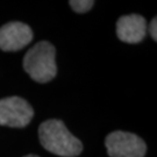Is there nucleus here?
Wrapping results in <instances>:
<instances>
[{
	"instance_id": "nucleus-1",
	"label": "nucleus",
	"mask_w": 157,
	"mask_h": 157,
	"mask_svg": "<svg viewBox=\"0 0 157 157\" xmlns=\"http://www.w3.org/2000/svg\"><path fill=\"white\" fill-rule=\"evenodd\" d=\"M39 139L45 150L62 157H76L83 150L82 142L57 119L47 120L39 127Z\"/></svg>"
},
{
	"instance_id": "nucleus-6",
	"label": "nucleus",
	"mask_w": 157,
	"mask_h": 157,
	"mask_svg": "<svg viewBox=\"0 0 157 157\" xmlns=\"http://www.w3.org/2000/svg\"><path fill=\"white\" fill-rule=\"evenodd\" d=\"M118 37L126 43H139L147 34L146 19L139 14L121 17L117 23Z\"/></svg>"
},
{
	"instance_id": "nucleus-4",
	"label": "nucleus",
	"mask_w": 157,
	"mask_h": 157,
	"mask_svg": "<svg viewBox=\"0 0 157 157\" xmlns=\"http://www.w3.org/2000/svg\"><path fill=\"white\" fill-rule=\"evenodd\" d=\"M33 115L32 106L20 97L0 99V126L22 128L32 121Z\"/></svg>"
},
{
	"instance_id": "nucleus-7",
	"label": "nucleus",
	"mask_w": 157,
	"mask_h": 157,
	"mask_svg": "<svg viewBox=\"0 0 157 157\" xmlns=\"http://www.w3.org/2000/svg\"><path fill=\"white\" fill-rule=\"evenodd\" d=\"M69 5L77 13H86L94 5V1H92V0H71L69 2Z\"/></svg>"
},
{
	"instance_id": "nucleus-8",
	"label": "nucleus",
	"mask_w": 157,
	"mask_h": 157,
	"mask_svg": "<svg viewBox=\"0 0 157 157\" xmlns=\"http://www.w3.org/2000/svg\"><path fill=\"white\" fill-rule=\"evenodd\" d=\"M157 20L156 17H154L152 19L151 23H150V26H149V32H150V35H151V37L154 40H157Z\"/></svg>"
},
{
	"instance_id": "nucleus-9",
	"label": "nucleus",
	"mask_w": 157,
	"mask_h": 157,
	"mask_svg": "<svg viewBox=\"0 0 157 157\" xmlns=\"http://www.w3.org/2000/svg\"><path fill=\"white\" fill-rule=\"evenodd\" d=\"M25 157H39V156H36V155H27V156Z\"/></svg>"
},
{
	"instance_id": "nucleus-3",
	"label": "nucleus",
	"mask_w": 157,
	"mask_h": 157,
	"mask_svg": "<svg viewBox=\"0 0 157 157\" xmlns=\"http://www.w3.org/2000/svg\"><path fill=\"white\" fill-rule=\"evenodd\" d=\"M107 152L111 157H144L147 147L137 135L117 130L105 140Z\"/></svg>"
},
{
	"instance_id": "nucleus-2",
	"label": "nucleus",
	"mask_w": 157,
	"mask_h": 157,
	"mask_svg": "<svg viewBox=\"0 0 157 157\" xmlns=\"http://www.w3.org/2000/svg\"><path fill=\"white\" fill-rule=\"evenodd\" d=\"M55 57L56 49L54 45L47 41L39 42L23 58L25 71L37 83H48L57 73Z\"/></svg>"
},
{
	"instance_id": "nucleus-5",
	"label": "nucleus",
	"mask_w": 157,
	"mask_h": 157,
	"mask_svg": "<svg viewBox=\"0 0 157 157\" xmlns=\"http://www.w3.org/2000/svg\"><path fill=\"white\" fill-rule=\"evenodd\" d=\"M33 32L22 22H8L0 28V49L4 51H17L29 44Z\"/></svg>"
}]
</instances>
